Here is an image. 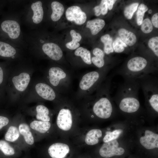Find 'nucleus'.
I'll return each mask as SVG.
<instances>
[{"label": "nucleus", "mask_w": 158, "mask_h": 158, "mask_svg": "<svg viewBox=\"0 0 158 158\" xmlns=\"http://www.w3.org/2000/svg\"><path fill=\"white\" fill-rule=\"evenodd\" d=\"M2 31L6 33L9 38L13 41L18 40L21 33L19 24L16 20H8L3 21L1 25Z\"/></svg>", "instance_id": "obj_6"}, {"label": "nucleus", "mask_w": 158, "mask_h": 158, "mask_svg": "<svg viewBox=\"0 0 158 158\" xmlns=\"http://www.w3.org/2000/svg\"><path fill=\"white\" fill-rule=\"evenodd\" d=\"M52 13L51 15V20L56 22L59 20L63 14L64 8L63 5L57 1H53L51 4Z\"/></svg>", "instance_id": "obj_23"}, {"label": "nucleus", "mask_w": 158, "mask_h": 158, "mask_svg": "<svg viewBox=\"0 0 158 158\" xmlns=\"http://www.w3.org/2000/svg\"><path fill=\"white\" fill-rule=\"evenodd\" d=\"M116 0H107V4L108 8L109 10H111L113 7V6Z\"/></svg>", "instance_id": "obj_38"}, {"label": "nucleus", "mask_w": 158, "mask_h": 158, "mask_svg": "<svg viewBox=\"0 0 158 158\" xmlns=\"http://www.w3.org/2000/svg\"><path fill=\"white\" fill-rule=\"evenodd\" d=\"M127 46V45L119 37L116 38L112 45L114 51L118 53L123 52L125 49V47Z\"/></svg>", "instance_id": "obj_33"}, {"label": "nucleus", "mask_w": 158, "mask_h": 158, "mask_svg": "<svg viewBox=\"0 0 158 158\" xmlns=\"http://www.w3.org/2000/svg\"><path fill=\"white\" fill-rule=\"evenodd\" d=\"M48 75L49 82L51 85L54 87L58 86L61 81L67 77L66 72L58 67H53L50 68Z\"/></svg>", "instance_id": "obj_12"}, {"label": "nucleus", "mask_w": 158, "mask_h": 158, "mask_svg": "<svg viewBox=\"0 0 158 158\" xmlns=\"http://www.w3.org/2000/svg\"><path fill=\"white\" fill-rule=\"evenodd\" d=\"M30 8L32 11V22L35 25L38 24L42 22L43 18L44 11L42 2L39 1L32 3Z\"/></svg>", "instance_id": "obj_15"}, {"label": "nucleus", "mask_w": 158, "mask_h": 158, "mask_svg": "<svg viewBox=\"0 0 158 158\" xmlns=\"http://www.w3.org/2000/svg\"><path fill=\"white\" fill-rule=\"evenodd\" d=\"M69 151L67 145L61 142L52 144L48 149L49 154L52 158H64Z\"/></svg>", "instance_id": "obj_13"}, {"label": "nucleus", "mask_w": 158, "mask_h": 158, "mask_svg": "<svg viewBox=\"0 0 158 158\" xmlns=\"http://www.w3.org/2000/svg\"><path fill=\"white\" fill-rule=\"evenodd\" d=\"M140 88L138 79H125L118 85L114 98L118 102L121 111L131 114L138 111L140 107L138 97Z\"/></svg>", "instance_id": "obj_1"}, {"label": "nucleus", "mask_w": 158, "mask_h": 158, "mask_svg": "<svg viewBox=\"0 0 158 158\" xmlns=\"http://www.w3.org/2000/svg\"><path fill=\"white\" fill-rule=\"evenodd\" d=\"M148 10L147 6L144 4H141L139 6L136 13L137 21L138 25H141L145 13Z\"/></svg>", "instance_id": "obj_32"}, {"label": "nucleus", "mask_w": 158, "mask_h": 158, "mask_svg": "<svg viewBox=\"0 0 158 158\" xmlns=\"http://www.w3.org/2000/svg\"><path fill=\"white\" fill-rule=\"evenodd\" d=\"M18 130L25 142L28 145H32L35 142L34 136L29 126L25 122L20 123L18 126Z\"/></svg>", "instance_id": "obj_16"}, {"label": "nucleus", "mask_w": 158, "mask_h": 158, "mask_svg": "<svg viewBox=\"0 0 158 158\" xmlns=\"http://www.w3.org/2000/svg\"><path fill=\"white\" fill-rule=\"evenodd\" d=\"M30 79V75L29 73L26 72H23L14 76L12 81L15 90L18 92L22 93L27 89Z\"/></svg>", "instance_id": "obj_9"}, {"label": "nucleus", "mask_w": 158, "mask_h": 158, "mask_svg": "<svg viewBox=\"0 0 158 158\" xmlns=\"http://www.w3.org/2000/svg\"><path fill=\"white\" fill-rule=\"evenodd\" d=\"M4 79V73L2 69L0 66V85L2 83Z\"/></svg>", "instance_id": "obj_39"}, {"label": "nucleus", "mask_w": 158, "mask_h": 158, "mask_svg": "<svg viewBox=\"0 0 158 158\" xmlns=\"http://www.w3.org/2000/svg\"><path fill=\"white\" fill-rule=\"evenodd\" d=\"M119 144L116 140L104 143L100 148L99 152L102 157L109 158L115 156H120L124 154V149L119 147Z\"/></svg>", "instance_id": "obj_5"}, {"label": "nucleus", "mask_w": 158, "mask_h": 158, "mask_svg": "<svg viewBox=\"0 0 158 158\" xmlns=\"http://www.w3.org/2000/svg\"><path fill=\"white\" fill-rule=\"evenodd\" d=\"M118 33L120 38L127 45L132 46L136 41V37L132 32L124 28L120 29Z\"/></svg>", "instance_id": "obj_22"}, {"label": "nucleus", "mask_w": 158, "mask_h": 158, "mask_svg": "<svg viewBox=\"0 0 158 158\" xmlns=\"http://www.w3.org/2000/svg\"><path fill=\"white\" fill-rule=\"evenodd\" d=\"M35 111V117L37 120L46 122L50 121L49 111L46 107L42 104L38 105L36 107Z\"/></svg>", "instance_id": "obj_26"}, {"label": "nucleus", "mask_w": 158, "mask_h": 158, "mask_svg": "<svg viewBox=\"0 0 158 158\" xmlns=\"http://www.w3.org/2000/svg\"><path fill=\"white\" fill-rule=\"evenodd\" d=\"M138 6V3H134L126 7L124 11L125 16L128 19H131Z\"/></svg>", "instance_id": "obj_34"}, {"label": "nucleus", "mask_w": 158, "mask_h": 158, "mask_svg": "<svg viewBox=\"0 0 158 158\" xmlns=\"http://www.w3.org/2000/svg\"><path fill=\"white\" fill-rule=\"evenodd\" d=\"M67 20L73 21L76 24L81 25L84 23L87 19L85 13L78 6H72L68 8L66 12Z\"/></svg>", "instance_id": "obj_7"}, {"label": "nucleus", "mask_w": 158, "mask_h": 158, "mask_svg": "<svg viewBox=\"0 0 158 158\" xmlns=\"http://www.w3.org/2000/svg\"><path fill=\"white\" fill-rule=\"evenodd\" d=\"M70 34L72 38V40L66 44V47L71 50H74L79 47L80 44L78 42L82 39L80 34L74 30H71Z\"/></svg>", "instance_id": "obj_27"}, {"label": "nucleus", "mask_w": 158, "mask_h": 158, "mask_svg": "<svg viewBox=\"0 0 158 158\" xmlns=\"http://www.w3.org/2000/svg\"><path fill=\"white\" fill-rule=\"evenodd\" d=\"M122 132V130L120 129L116 130L112 132L107 131L106 134L103 139V142L104 143L107 142L116 140Z\"/></svg>", "instance_id": "obj_31"}, {"label": "nucleus", "mask_w": 158, "mask_h": 158, "mask_svg": "<svg viewBox=\"0 0 158 158\" xmlns=\"http://www.w3.org/2000/svg\"><path fill=\"white\" fill-rule=\"evenodd\" d=\"M92 53L94 56L91 58L92 62L98 68L103 67L105 64L104 51L99 48H96L93 49Z\"/></svg>", "instance_id": "obj_21"}, {"label": "nucleus", "mask_w": 158, "mask_h": 158, "mask_svg": "<svg viewBox=\"0 0 158 158\" xmlns=\"http://www.w3.org/2000/svg\"><path fill=\"white\" fill-rule=\"evenodd\" d=\"M109 69L105 68L88 72L82 77L79 84L80 89L83 91L95 90L106 78Z\"/></svg>", "instance_id": "obj_4"}, {"label": "nucleus", "mask_w": 158, "mask_h": 158, "mask_svg": "<svg viewBox=\"0 0 158 158\" xmlns=\"http://www.w3.org/2000/svg\"><path fill=\"white\" fill-rule=\"evenodd\" d=\"M37 94L43 99L50 101L54 100L56 97L55 92L49 85L44 83H39L35 86Z\"/></svg>", "instance_id": "obj_11"}, {"label": "nucleus", "mask_w": 158, "mask_h": 158, "mask_svg": "<svg viewBox=\"0 0 158 158\" xmlns=\"http://www.w3.org/2000/svg\"><path fill=\"white\" fill-rule=\"evenodd\" d=\"M149 48L153 51L155 55L158 56V37H153L150 39L148 42Z\"/></svg>", "instance_id": "obj_35"}, {"label": "nucleus", "mask_w": 158, "mask_h": 158, "mask_svg": "<svg viewBox=\"0 0 158 158\" xmlns=\"http://www.w3.org/2000/svg\"><path fill=\"white\" fill-rule=\"evenodd\" d=\"M152 23L149 18H146L143 20L141 24V29L142 31L145 33L150 32L153 30Z\"/></svg>", "instance_id": "obj_36"}, {"label": "nucleus", "mask_w": 158, "mask_h": 158, "mask_svg": "<svg viewBox=\"0 0 158 158\" xmlns=\"http://www.w3.org/2000/svg\"><path fill=\"white\" fill-rule=\"evenodd\" d=\"M108 8L107 0H102L100 4L94 8L95 15L99 16L101 14H106L108 12Z\"/></svg>", "instance_id": "obj_30"}, {"label": "nucleus", "mask_w": 158, "mask_h": 158, "mask_svg": "<svg viewBox=\"0 0 158 158\" xmlns=\"http://www.w3.org/2000/svg\"><path fill=\"white\" fill-rule=\"evenodd\" d=\"M157 68L150 66L145 58L136 56L131 58L125 66L116 71L114 74L122 76L124 80L138 79L147 75L156 73Z\"/></svg>", "instance_id": "obj_2"}, {"label": "nucleus", "mask_w": 158, "mask_h": 158, "mask_svg": "<svg viewBox=\"0 0 158 158\" xmlns=\"http://www.w3.org/2000/svg\"><path fill=\"white\" fill-rule=\"evenodd\" d=\"M104 21L102 19L97 18L88 21L86 27L90 29L93 35L97 34L104 27Z\"/></svg>", "instance_id": "obj_25"}, {"label": "nucleus", "mask_w": 158, "mask_h": 158, "mask_svg": "<svg viewBox=\"0 0 158 158\" xmlns=\"http://www.w3.org/2000/svg\"><path fill=\"white\" fill-rule=\"evenodd\" d=\"M42 49L44 54L53 60L58 61L63 56L62 50L60 47L55 43H45L42 45Z\"/></svg>", "instance_id": "obj_10"}, {"label": "nucleus", "mask_w": 158, "mask_h": 158, "mask_svg": "<svg viewBox=\"0 0 158 158\" xmlns=\"http://www.w3.org/2000/svg\"><path fill=\"white\" fill-rule=\"evenodd\" d=\"M56 123L61 129L69 130L72 124V116L71 110L67 108H63L59 111L56 119Z\"/></svg>", "instance_id": "obj_8"}, {"label": "nucleus", "mask_w": 158, "mask_h": 158, "mask_svg": "<svg viewBox=\"0 0 158 158\" xmlns=\"http://www.w3.org/2000/svg\"><path fill=\"white\" fill-rule=\"evenodd\" d=\"M152 22L153 25L156 28H158V13L154 14L152 18Z\"/></svg>", "instance_id": "obj_37"}, {"label": "nucleus", "mask_w": 158, "mask_h": 158, "mask_svg": "<svg viewBox=\"0 0 158 158\" xmlns=\"http://www.w3.org/2000/svg\"><path fill=\"white\" fill-rule=\"evenodd\" d=\"M15 150L11 143L5 140H0V157L6 158L15 154Z\"/></svg>", "instance_id": "obj_20"}, {"label": "nucleus", "mask_w": 158, "mask_h": 158, "mask_svg": "<svg viewBox=\"0 0 158 158\" xmlns=\"http://www.w3.org/2000/svg\"><path fill=\"white\" fill-rule=\"evenodd\" d=\"M17 54V51L13 46L0 41V56L4 57L13 58Z\"/></svg>", "instance_id": "obj_19"}, {"label": "nucleus", "mask_w": 158, "mask_h": 158, "mask_svg": "<svg viewBox=\"0 0 158 158\" xmlns=\"http://www.w3.org/2000/svg\"><path fill=\"white\" fill-rule=\"evenodd\" d=\"M21 135L18 126L11 125L8 127L4 135V139L10 143H15L20 139Z\"/></svg>", "instance_id": "obj_17"}, {"label": "nucleus", "mask_w": 158, "mask_h": 158, "mask_svg": "<svg viewBox=\"0 0 158 158\" xmlns=\"http://www.w3.org/2000/svg\"><path fill=\"white\" fill-rule=\"evenodd\" d=\"M152 11L150 9V10H149L148 11V13H152Z\"/></svg>", "instance_id": "obj_40"}, {"label": "nucleus", "mask_w": 158, "mask_h": 158, "mask_svg": "<svg viewBox=\"0 0 158 158\" xmlns=\"http://www.w3.org/2000/svg\"><path fill=\"white\" fill-rule=\"evenodd\" d=\"M74 54L76 56H80L86 64L88 65L92 64L91 53L86 49L79 47L75 50Z\"/></svg>", "instance_id": "obj_28"}, {"label": "nucleus", "mask_w": 158, "mask_h": 158, "mask_svg": "<svg viewBox=\"0 0 158 158\" xmlns=\"http://www.w3.org/2000/svg\"><path fill=\"white\" fill-rule=\"evenodd\" d=\"M101 41L104 44V53L109 54L114 51L112 47L113 40L109 34L102 36L100 38Z\"/></svg>", "instance_id": "obj_29"}, {"label": "nucleus", "mask_w": 158, "mask_h": 158, "mask_svg": "<svg viewBox=\"0 0 158 158\" xmlns=\"http://www.w3.org/2000/svg\"><path fill=\"white\" fill-rule=\"evenodd\" d=\"M140 144L147 149H152L158 147V135L151 131L146 130L144 136L140 139Z\"/></svg>", "instance_id": "obj_14"}, {"label": "nucleus", "mask_w": 158, "mask_h": 158, "mask_svg": "<svg viewBox=\"0 0 158 158\" xmlns=\"http://www.w3.org/2000/svg\"><path fill=\"white\" fill-rule=\"evenodd\" d=\"M138 79L146 102L152 110L158 113V78L151 75H147Z\"/></svg>", "instance_id": "obj_3"}, {"label": "nucleus", "mask_w": 158, "mask_h": 158, "mask_svg": "<svg viewBox=\"0 0 158 158\" xmlns=\"http://www.w3.org/2000/svg\"><path fill=\"white\" fill-rule=\"evenodd\" d=\"M31 129L41 133H44L50 129L51 124L49 122L34 120L31 122L29 125Z\"/></svg>", "instance_id": "obj_18"}, {"label": "nucleus", "mask_w": 158, "mask_h": 158, "mask_svg": "<svg viewBox=\"0 0 158 158\" xmlns=\"http://www.w3.org/2000/svg\"><path fill=\"white\" fill-rule=\"evenodd\" d=\"M102 131L99 129H92L88 131L85 139L86 143L89 145H94L98 143L99 138L102 136Z\"/></svg>", "instance_id": "obj_24"}]
</instances>
